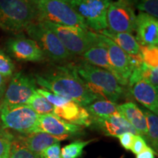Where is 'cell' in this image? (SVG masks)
Wrapping results in <instances>:
<instances>
[{"label":"cell","mask_w":158,"mask_h":158,"mask_svg":"<svg viewBox=\"0 0 158 158\" xmlns=\"http://www.w3.org/2000/svg\"><path fill=\"white\" fill-rule=\"evenodd\" d=\"M35 80L42 89L70 99L83 107L101 99L88 88L73 64L51 68L37 74Z\"/></svg>","instance_id":"1"},{"label":"cell","mask_w":158,"mask_h":158,"mask_svg":"<svg viewBox=\"0 0 158 158\" xmlns=\"http://www.w3.org/2000/svg\"><path fill=\"white\" fill-rule=\"evenodd\" d=\"M77 73L88 88L100 98L116 103L124 95V88L111 73L86 62L74 65Z\"/></svg>","instance_id":"2"},{"label":"cell","mask_w":158,"mask_h":158,"mask_svg":"<svg viewBox=\"0 0 158 158\" xmlns=\"http://www.w3.org/2000/svg\"><path fill=\"white\" fill-rule=\"evenodd\" d=\"M37 21L33 0H0V28L3 30L20 33Z\"/></svg>","instance_id":"3"},{"label":"cell","mask_w":158,"mask_h":158,"mask_svg":"<svg viewBox=\"0 0 158 158\" xmlns=\"http://www.w3.org/2000/svg\"><path fill=\"white\" fill-rule=\"evenodd\" d=\"M33 2L37 8L38 21L88 29L84 20L65 0H33Z\"/></svg>","instance_id":"4"},{"label":"cell","mask_w":158,"mask_h":158,"mask_svg":"<svg viewBox=\"0 0 158 158\" xmlns=\"http://www.w3.org/2000/svg\"><path fill=\"white\" fill-rule=\"evenodd\" d=\"M58 37L59 40L70 54L82 55L91 47L99 44L98 34L90 29L69 27L40 21Z\"/></svg>","instance_id":"5"},{"label":"cell","mask_w":158,"mask_h":158,"mask_svg":"<svg viewBox=\"0 0 158 158\" xmlns=\"http://www.w3.org/2000/svg\"><path fill=\"white\" fill-rule=\"evenodd\" d=\"M26 31L40 47L45 57L54 62H62L73 56L64 48L58 37L40 21H37L31 23Z\"/></svg>","instance_id":"6"},{"label":"cell","mask_w":158,"mask_h":158,"mask_svg":"<svg viewBox=\"0 0 158 158\" xmlns=\"http://www.w3.org/2000/svg\"><path fill=\"white\" fill-rule=\"evenodd\" d=\"M38 118V114L27 105L0 107V122L3 129H11L22 134L35 133Z\"/></svg>","instance_id":"7"},{"label":"cell","mask_w":158,"mask_h":158,"mask_svg":"<svg viewBox=\"0 0 158 158\" xmlns=\"http://www.w3.org/2000/svg\"><path fill=\"white\" fill-rule=\"evenodd\" d=\"M84 20L88 29L100 31L108 29L106 13L112 0H65Z\"/></svg>","instance_id":"8"},{"label":"cell","mask_w":158,"mask_h":158,"mask_svg":"<svg viewBox=\"0 0 158 158\" xmlns=\"http://www.w3.org/2000/svg\"><path fill=\"white\" fill-rule=\"evenodd\" d=\"M37 89L35 78L23 72H18L12 76L2 106L27 105Z\"/></svg>","instance_id":"9"},{"label":"cell","mask_w":158,"mask_h":158,"mask_svg":"<svg viewBox=\"0 0 158 158\" xmlns=\"http://www.w3.org/2000/svg\"><path fill=\"white\" fill-rule=\"evenodd\" d=\"M99 41L108 51L109 63L114 70V75L122 86H127L133 66L131 55L127 54L111 40L101 34H98Z\"/></svg>","instance_id":"10"},{"label":"cell","mask_w":158,"mask_h":158,"mask_svg":"<svg viewBox=\"0 0 158 158\" xmlns=\"http://www.w3.org/2000/svg\"><path fill=\"white\" fill-rule=\"evenodd\" d=\"M135 19L134 10L124 2H111L106 13L108 29L114 32L132 34L135 31Z\"/></svg>","instance_id":"11"},{"label":"cell","mask_w":158,"mask_h":158,"mask_svg":"<svg viewBox=\"0 0 158 158\" xmlns=\"http://www.w3.org/2000/svg\"><path fill=\"white\" fill-rule=\"evenodd\" d=\"M7 53L21 62H43L45 55L33 40L27 38L23 35H18L11 37L6 43Z\"/></svg>","instance_id":"12"},{"label":"cell","mask_w":158,"mask_h":158,"mask_svg":"<svg viewBox=\"0 0 158 158\" xmlns=\"http://www.w3.org/2000/svg\"><path fill=\"white\" fill-rule=\"evenodd\" d=\"M128 90L133 98L156 115L158 114V92L151 84L141 78L131 75Z\"/></svg>","instance_id":"13"},{"label":"cell","mask_w":158,"mask_h":158,"mask_svg":"<svg viewBox=\"0 0 158 158\" xmlns=\"http://www.w3.org/2000/svg\"><path fill=\"white\" fill-rule=\"evenodd\" d=\"M82 127L66 122L53 114L39 115L36 132H43L56 137L68 139L80 134ZM35 132V133H36Z\"/></svg>","instance_id":"14"},{"label":"cell","mask_w":158,"mask_h":158,"mask_svg":"<svg viewBox=\"0 0 158 158\" xmlns=\"http://www.w3.org/2000/svg\"><path fill=\"white\" fill-rule=\"evenodd\" d=\"M135 39L140 45H157L158 20L140 12L135 19Z\"/></svg>","instance_id":"15"},{"label":"cell","mask_w":158,"mask_h":158,"mask_svg":"<svg viewBox=\"0 0 158 158\" xmlns=\"http://www.w3.org/2000/svg\"><path fill=\"white\" fill-rule=\"evenodd\" d=\"M53 114L66 122L81 127H90L92 124V118L85 107L73 100L60 107H54Z\"/></svg>","instance_id":"16"},{"label":"cell","mask_w":158,"mask_h":158,"mask_svg":"<svg viewBox=\"0 0 158 158\" xmlns=\"http://www.w3.org/2000/svg\"><path fill=\"white\" fill-rule=\"evenodd\" d=\"M94 125L101 130L106 135L117 137L124 133H131L138 135L137 131L119 113L114 114L106 118H98L92 122Z\"/></svg>","instance_id":"17"},{"label":"cell","mask_w":158,"mask_h":158,"mask_svg":"<svg viewBox=\"0 0 158 158\" xmlns=\"http://www.w3.org/2000/svg\"><path fill=\"white\" fill-rule=\"evenodd\" d=\"M18 139L30 151L39 156H40L46 148L66 140L64 138L56 137L43 132L23 134L20 135Z\"/></svg>","instance_id":"18"},{"label":"cell","mask_w":158,"mask_h":158,"mask_svg":"<svg viewBox=\"0 0 158 158\" xmlns=\"http://www.w3.org/2000/svg\"><path fill=\"white\" fill-rule=\"evenodd\" d=\"M118 113L134 127L138 135L147 137V124L143 110L133 102L118 105Z\"/></svg>","instance_id":"19"},{"label":"cell","mask_w":158,"mask_h":158,"mask_svg":"<svg viewBox=\"0 0 158 158\" xmlns=\"http://www.w3.org/2000/svg\"><path fill=\"white\" fill-rule=\"evenodd\" d=\"M99 33L111 40L128 54L137 55L140 53L141 45L138 43L135 37L132 34L125 32H114L108 29L99 31Z\"/></svg>","instance_id":"20"},{"label":"cell","mask_w":158,"mask_h":158,"mask_svg":"<svg viewBox=\"0 0 158 158\" xmlns=\"http://www.w3.org/2000/svg\"><path fill=\"white\" fill-rule=\"evenodd\" d=\"M84 62L98 68L104 69L114 75V70L109 63L108 51L99 41V44L91 47L81 55Z\"/></svg>","instance_id":"21"},{"label":"cell","mask_w":158,"mask_h":158,"mask_svg":"<svg viewBox=\"0 0 158 158\" xmlns=\"http://www.w3.org/2000/svg\"><path fill=\"white\" fill-rule=\"evenodd\" d=\"M92 118V122L98 118H106L118 114V105L104 99H98L85 107Z\"/></svg>","instance_id":"22"},{"label":"cell","mask_w":158,"mask_h":158,"mask_svg":"<svg viewBox=\"0 0 158 158\" xmlns=\"http://www.w3.org/2000/svg\"><path fill=\"white\" fill-rule=\"evenodd\" d=\"M146 116L147 124V135L145 140H147L152 146V149L157 152L158 149V117L149 110L142 109Z\"/></svg>","instance_id":"23"},{"label":"cell","mask_w":158,"mask_h":158,"mask_svg":"<svg viewBox=\"0 0 158 158\" xmlns=\"http://www.w3.org/2000/svg\"><path fill=\"white\" fill-rule=\"evenodd\" d=\"M27 105L38 115L54 113V106L37 91H35V93L29 99Z\"/></svg>","instance_id":"24"},{"label":"cell","mask_w":158,"mask_h":158,"mask_svg":"<svg viewBox=\"0 0 158 158\" xmlns=\"http://www.w3.org/2000/svg\"><path fill=\"white\" fill-rule=\"evenodd\" d=\"M139 77L158 89V68H152L144 62L133 69L132 73Z\"/></svg>","instance_id":"25"},{"label":"cell","mask_w":158,"mask_h":158,"mask_svg":"<svg viewBox=\"0 0 158 158\" xmlns=\"http://www.w3.org/2000/svg\"><path fill=\"white\" fill-rule=\"evenodd\" d=\"M76 141L72 142L70 144L64 146L61 149L62 158H79L84 152V147H86L88 144L94 141Z\"/></svg>","instance_id":"26"},{"label":"cell","mask_w":158,"mask_h":158,"mask_svg":"<svg viewBox=\"0 0 158 158\" xmlns=\"http://www.w3.org/2000/svg\"><path fill=\"white\" fill-rule=\"evenodd\" d=\"M9 158H41L39 155L30 151L18 138L12 141Z\"/></svg>","instance_id":"27"},{"label":"cell","mask_w":158,"mask_h":158,"mask_svg":"<svg viewBox=\"0 0 158 158\" xmlns=\"http://www.w3.org/2000/svg\"><path fill=\"white\" fill-rule=\"evenodd\" d=\"M140 54L145 64L152 68H158L157 45H141Z\"/></svg>","instance_id":"28"},{"label":"cell","mask_w":158,"mask_h":158,"mask_svg":"<svg viewBox=\"0 0 158 158\" xmlns=\"http://www.w3.org/2000/svg\"><path fill=\"white\" fill-rule=\"evenodd\" d=\"M135 7L141 12L157 19L158 0H138Z\"/></svg>","instance_id":"29"},{"label":"cell","mask_w":158,"mask_h":158,"mask_svg":"<svg viewBox=\"0 0 158 158\" xmlns=\"http://www.w3.org/2000/svg\"><path fill=\"white\" fill-rule=\"evenodd\" d=\"M14 138L4 129H0V158H9L12 141Z\"/></svg>","instance_id":"30"},{"label":"cell","mask_w":158,"mask_h":158,"mask_svg":"<svg viewBox=\"0 0 158 158\" xmlns=\"http://www.w3.org/2000/svg\"><path fill=\"white\" fill-rule=\"evenodd\" d=\"M15 71V65L11 59L0 50V74L2 76L10 78Z\"/></svg>","instance_id":"31"},{"label":"cell","mask_w":158,"mask_h":158,"mask_svg":"<svg viewBox=\"0 0 158 158\" xmlns=\"http://www.w3.org/2000/svg\"><path fill=\"white\" fill-rule=\"evenodd\" d=\"M36 91L39 94L44 97L54 107H60V106H64V105L71 101L70 99L58 95V94L49 92V91L44 89H37Z\"/></svg>","instance_id":"32"},{"label":"cell","mask_w":158,"mask_h":158,"mask_svg":"<svg viewBox=\"0 0 158 158\" xmlns=\"http://www.w3.org/2000/svg\"><path fill=\"white\" fill-rule=\"evenodd\" d=\"M40 157L41 158H62L60 142L53 144L46 148Z\"/></svg>","instance_id":"33"},{"label":"cell","mask_w":158,"mask_h":158,"mask_svg":"<svg viewBox=\"0 0 158 158\" xmlns=\"http://www.w3.org/2000/svg\"><path fill=\"white\" fill-rule=\"evenodd\" d=\"M147 147V144L146 143L145 139L141 135H134V139L133 141V144L131 147V151L135 154L138 155V153L141 152V151Z\"/></svg>","instance_id":"34"},{"label":"cell","mask_w":158,"mask_h":158,"mask_svg":"<svg viewBox=\"0 0 158 158\" xmlns=\"http://www.w3.org/2000/svg\"><path fill=\"white\" fill-rule=\"evenodd\" d=\"M134 135H135L131 133H124L117 136V138L119 139V142L122 147H124L126 150H130L133 144Z\"/></svg>","instance_id":"35"},{"label":"cell","mask_w":158,"mask_h":158,"mask_svg":"<svg viewBox=\"0 0 158 158\" xmlns=\"http://www.w3.org/2000/svg\"><path fill=\"white\" fill-rule=\"evenodd\" d=\"M10 78H7L2 76L0 74V107H1L2 104V101L4 99V96H5L6 89H7V84Z\"/></svg>","instance_id":"36"},{"label":"cell","mask_w":158,"mask_h":158,"mask_svg":"<svg viewBox=\"0 0 158 158\" xmlns=\"http://www.w3.org/2000/svg\"><path fill=\"white\" fill-rule=\"evenodd\" d=\"M155 153L151 147L147 146L143 151L136 155V158H155Z\"/></svg>","instance_id":"37"},{"label":"cell","mask_w":158,"mask_h":158,"mask_svg":"<svg viewBox=\"0 0 158 158\" xmlns=\"http://www.w3.org/2000/svg\"><path fill=\"white\" fill-rule=\"evenodd\" d=\"M138 0H122V2H124L125 3H127V5H129L133 7V6H135L136 3H137Z\"/></svg>","instance_id":"38"},{"label":"cell","mask_w":158,"mask_h":158,"mask_svg":"<svg viewBox=\"0 0 158 158\" xmlns=\"http://www.w3.org/2000/svg\"><path fill=\"white\" fill-rule=\"evenodd\" d=\"M118 1H120V2H122V0H118Z\"/></svg>","instance_id":"39"}]
</instances>
